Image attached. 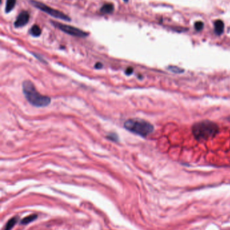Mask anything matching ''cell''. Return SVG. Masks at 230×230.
Wrapping results in <instances>:
<instances>
[{"label":"cell","instance_id":"obj_13","mask_svg":"<svg viewBox=\"0 0 230 230\" xmlns=\"http://www.w3.org/2000/svg\"><path fill=\"white\" fill-rule=\"evenodd\" d=\"M168 70L171 71H172L173 73H176V74H181L184 72V70H182L181 68H180L178 67H175V66H171L168 68Z\"/></svg>","mask_w":230,"mask_h":230},{"label":"cell","instance_id":"obj_2","mask_svg":"<svg viewBox=\"0 0 230 230\" xmlns=\"http://www.w3.org/2000/svg\"><path fill=\"white\" fill-rule=\"evenodd\" d=\"M192 131L198 141H205L214 137L219 133V127L210 120H202L194 124Z\"/></svg>","mask_w":230,"mask_h":230},{"label":"cell","instance_id":"obj_7","mask_svg":"<svg viewBox=\"0 0 230 230\" xmlns=\"http://www.w3.org/2000/svg\"><path fill=\"white\" fill-rule=\"evenodd\" d=\"M215 26V32L218 35L221 34L223 31H224V23H223L221 20H216L214 23Z\"/></svg>","mask_w":230,"mask_h":230},{"label":"cell","instance_id":"obj_6","mask_svg":"<svg viewBox=\"0 0 230 230\" xmlns=\"http://www.w3.org/2000/svg\"><path fill=\"white\" fill-rule=\"evenodd\" d=\"M30 19V15L29 13L27 11H22L20 13L18 16L16 21L14 22V26L16 28L22 27L27 24Z\"/></svg>","mask_w":230,"mask_h":230},{"label":"cell","instance_id":"obj_1","mask_svg":"<svg viewBox=\"0 0 230 230\" xmlns=\"http://www.w3.org/2000/svg\"><path fill=\"white\" fill-rule=\"evenodd\" d=\"M22 92L28 102L35 107H45L51 103V98L38 92L31 81L27 80L23 82Z\"/></svg>","mask_w":230,"mask_h":230},{"label":"cell","instance_id":"obj_16","mask_svg":"<svg viewBox=\"0 0 230 230\" xmlns=\"http://www.w3.org/2000/svg\"><path fill=\"white\" fill-rule=\"evenodd\" d=\"M125 73H126V74L127 75H130L131 74H132L133 73V68H132V67H128L126 69V71H125Z\"/></svg>","mask_w":230,"mask_h":230},{"label":"cell","instance_id":"obj_8","mask_svg":"<svg viewBox=\"0 0 230 230\" xmlns=\"http://www.w3.org/2000/svg\"><path fill=\"white\" fill-rule=\"evenodd\" d=\"M113 9L114 6L112 4H106L101 8L100 12L103 14H110L113 12Z\"/></svg>","mask_w":230,"mask_h":230},{"label":"cell","instance_id":"obj_3","mask_svg":"<svg viewBox=\"0 0 230 230\" xmlns=\"http://www.w3.org/2000/svg\"><path fill=\"white\" fill-rule=\"evenodd\" d=\"M124 127L131 133L143 137L149 135L154 130L153 124L146 120L140 119L128 120L124 123Z\"/></svg>","mask_w":230,"mask_h":230},{"label":"cell","instance_id":"obj_9","mask_svg":"<svg viewBox=\"0 0 230 230\" xmlns=\"http://www.w3.org/2000/svg\"><path fill=\"white\" fill-rule=\"evenodd\" d=\"M18 217H12L9 221L7 222L5 227V229L4 230H11L13 228H14V225H16V223L18 221Z\"/></svg>","mask_w":230,"mask_h":230},{"label":"cell","instance_id":"obj_10","mask_svg":"<svg viewBox=\"0 0 230 230\" xmlns=\"http://www.w3.org/2000/svg\"><path fill=\"white\" fill-rule=\"evenodd\" d=\"M30 33L35 37H38L41 34V29L38 25H34L30 29Z\"/></svg>","mask_w":230,"mask_h":230},{"label":"cell","instance_id":"obj_15","mask_svg":"<svg viewBox=\"0 0 230 230\" xmlns=\"http://www.w3.org/2000/svg\"><path fill=\"white\" fill-rule=\"evenodd\" d=\"M107 138L109 139V140L112 141H118V136L117 135L114 133H110L107 135Z\"/></svg>","mask_w":230,"mask_h":230},{"label":"cell","instance_id":"obj_4","mask_svg":"<svg viewBox=\"0 0 230 230\" xmlns=\"http://www.w3.org/2000/svg\"><path fill=\"white\" fill-rule=\"evenodd\" d=\"M31 3L32 5L35 6V8L41 9L42 12L46 13V14H49V16H52V17H54L55 18L60 19V20H64V21H70L71 20V18L70 17H68V16L66 14H64L63 12H61L60 11H58V10H57V9H53V8H50V7H48L47 5H46L45 4H43V3H41L39 2H37V1H35V0H31Z\"/></svg>","mask_w":230,"mask_h":230},{"label":"cell","instance_id":"obj_5","mask_svg":"<svg viewBox=\"0 0 230 230\" xmlns=\"http://www.w3.org/2000/svg\"><path fill=\"white\" fill-rule=\"evenodd\" d=\"M52 24L55 27L60 29L61 31H63L65 33H66L69 35L74 36V37H77L80 38H84L88 36V34L84 31L80 30V29L74 27L72 26H69L67 24H61L56 22H52Z\"/></svg>","mask_w":230,"mask_h":230},{"label":"cell","instance_id":"obj_11","mask_svg":"<svg viewBox=\"0 0 230 230\" xmlns=\"http://www.w3.org/2000/svg\"><path fill=\"white\" fill-rule=\"evenodd\" d=\"M37 217L38 216L37 215H28L27 217H24L23 219H22L20 223L22 225L28 224V223H30L31 222H32L33 221H35V220L37 218Z\"/></svg>","mask_w":230,"mask_h":230},{"label":"cell","instance_id":"obj_17","mask_svg":"<svg viewBox=\"0 0 230 230\" xmlns=\"http://www.w3.org/2000/svg\"><path fill=\"white\" fill-rule=\"evenodd\" d=\"M95 68L96 69H101L103 67V65H102L101 63H97L96 65H95Z\"/></svg>","mask_w":230,"mask_h":230},{"label":"cell","instance_id":"obj_12","mask_svg":"<svg viewBox=\"0 0 230 230\" xmlns=\"http://www.w3.org/2000/svg\"><path fill=\"white\" fill-rule=\"evenodd\" d=\"M16 0H7L6 1V5L5 8V10L6 13H9L14 9Z\"/></svg>","mask_w":230,"mask_h":230},{"label":"cell","instance_id":"obj_14","mask_svg":"<svg viewBox=\"0 0 230 230\" xmlns=\"http://www.w3.org/2000/svg\"><path fill=\"white\" fill-rule=\"evenodd\" d=\"M203 27H204V24L202 22H200V21L196 22L195 24V28L197 31H202Z\"/></svg>","mask_w":230,"mask_h":230}]
</instances>
